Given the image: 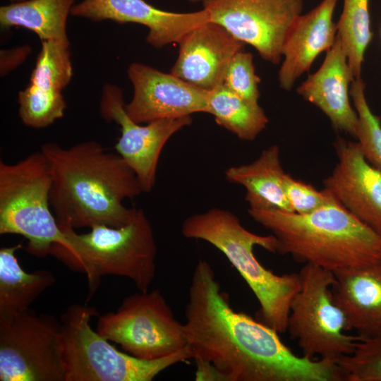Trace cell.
<instances>
[{
  "mask_svg": "<svg viewBox=\"0 0 381 381\" xmlns=\"http://www.w3.org/2000/svg\"><path fill=\"white\" fill-rule=\"evenodd\" d=\"M187 238L205 241L221 251L247 283L260 304L261 322L285 333L291 301L300 287L298 273L278 275L266 269L253 253L255 246L277 253V240L246 229L231 211L211 208L187 217L181 226Z\"/></svg>",
  "mask_w": 381,
  "mask_h": 381,
  "instance_id": "cell-4",
  "label": "cell"
},
{
  "mask_svg": "<svg viewBox=\"0 0 381 381\" xmlns=\"http://www.w3.org/2000/svg\"><path fill=\"white\" fill-rule=\"evenodd\" d=\"M300 287L291 301L286 332L303 356L338 361L351 354L360 336L349 331L346 318L334 300L332 271L306 263L298 272Z\"/></svg>",
  "mask_w": 381,
  "mask_h": 381,
  "instance_id": "cell-8",
  "label": "cell"
},
{
  "mask_svg": "<svg viewBox=\"0 0 381 381\" xmlns=\"http://www.w3.org/2000/svg\"><path fill=\"white\" fill-rule=\"evenodd\" d=\"M260 77L255 73L253 55L244 49L238 52L230 61L223 85L231 92L253 104H259Z\"/></svg>",
  "mask_w": 381,
  "mask_h": 381,
  "instance_id": "cell-29",
  "label": "cell"
},
{
  "mask_svg": "<svg viewBox=\"0 0 381 381\" xmlns=\"http://www.w3.org/2000/svg\"><path fill=\"white\" fill-rule=\"evenodd\" d=\"M75 0H23L1 6L0 23L4 29L23 27L41 41H67L66 23Z\"/></svg>",
  "mask_w": 381,
  "mask_h": 381,
  "instance_id": "cell-22",
  "label": "cell"
},
{
  "mask_svg": "<svg viewBox=\"0 0 381 381\" xmlns=\"http://www.w3.org/2000/svg\"><path fill=\"white\" fill-rule=\"evenodd\" d=\"M11 1H12L13 2H18V1H23V0H11Z\"/></svg>",
  "mask_w": 381,
  "mask_h": 381,
  "instance_id": "cell-33",
  "label": "cell"
},
{
  "mask_svg": "<svg viewBox=\"0 0 381 381\" xmlns=\"http://www.w3.org/2000/svg\"><path fill=\"white\" fill-rule=\"evenodd\" d=\"M93 21L110 20L134 23L147 28V42L155 48L179 43L188 32L209 20L202 10L174 13L157 8L145 0H83L71 11Z\"/></svg>",
  "mask_w": 381,
  "mask_h": 381,
  "instance_id": "cell-15",
  "label": "cell"
},
{
  "mask_svg": "<svg viewBox=\"0 0 381 381\" xmlns=\"http://www.w3.org/2000/svg\"><path fill=\"white\" fill-rule=\"evenodd\" d=\"M97 315L95 308L75 303L61 316L65 381H151L170 366L191 358L188 346L151 361L119 351L92 329L90 319Z\"/></svg>",
  "mask_w": 381,
  "mask_h": 381,
  "instance_id": "cell-6",
  "label": "cell"
},
{
  "mask_svg": "<svg viewBox=\"0 0 381 381\" xmlns=\"http://www.w3.org/2000/svg\"><path fill=\"white\" fill-rule=\"evenodd\" d=\"M285 174L277 145L262 150L253 162L229 167L224 172L228 181L245 188L249 209L293 212L284 193Z\"/></svg>",
  "mask_w": 381,
  "mask_h": 381,
  "instance_id": "cell-20",
  "label": "cell"
},
{
  "mask_svg": "<svg viewBox=\"0 0 381 381\" xmlns=\"http://www.w3.org/2000/svg\"><path fill=\"white\" fill-rule=\"evenodd\" d=\"M209 20L252 46L262 59L278 64L288 32L303 0H204Z\"/></svg>",
  "mask_w": 381,
  "mask_h": 381,
  "instance_id": "cell-11",
  "label": "cell"
},
{
  "mask_svg": "<svg viewBox=\"0 0 381 381\" xmlns=\"http://www.w3.org/2000/svg\"><path fill=\"white\" fill-rule=\"evenodd\" d=\"M128 76L133 95L125 104L127 114L138 123L207 113L209 91L198 88L170 73L133 63Z\"/></svg>",
  "mask_w": 381,
  "mask_h": 381,
  "instance_id": "cell-13",
  "label": "cell"
},
{
  "mask_svg": "<svg viewBox=\"0 0 381 381\" xmlns=\"http://www.w3.org/2000/svg\"><path fill=\"white\" fill-rule=\"evenodd\" d=\"M19 116L34 128H45L64 116L66 107L61 92H48L29 84L18 93Z\"/></svg>",
  "mask_w": 381,
  "mask_h": 381,
  "instance_id": "cell-27",
  "label": "cell"
},
{
  "mask_svg": "<svg viewBox=\"0 0 381 381\" xmlns=\"http://www.w3.org/2000/svg\"><path fill=\"white\" fill-rule=\"evenodd\" d=\"M51 176L53 213L61 229L128 223L137 209L123 202L143 192L138 178L118 153L85 141L68 148L54 143L41 146Z\"/></svg>",
  "mask_w": 381,
  "mask_h": 381,
  "instance_id": "cell-2",
  "label": "cell"
},
{
  "mask_svg": "<svg viewBox=\"0 0 381 381\" xmlns=\"http://www.w3.org/2000/svg\"><path fill=\"white\" fill-rule=\"evenodd\" d=\"M21 243L0 249V318L11 316L30 309L31 304L55 284L48 270L32 273L24 271L16 256Z\"/></svg>",
  "mask_w": 381,
  "mask_h": 381,
  "instance_id": "cell-21",
  "label": "cell"
},
{
  "mask_svg": "<svg viewBox=\"0 0 381 381\" xmlns=\"http://www.w3.org/2000/svg\"><path fill=\"white\" fill-rule=\"evenodd\" d=\"M207 113L219 126L246 141L254 140L269 123L260 104L247 102L223 84L209 91Z\"/></svg>",
  "mask_w": 381,
  "mask_h": 381,
  "instance_id": "cell-23",
  "label": "cell"
},
{
  "mask_svg": "<svg viewBox=\"0 0 381 381\" xmlns=\"http://www.w3.org/2000/svg\"><path fill=\"white\" fill-rule=\"evenodd\" d=\"M51 183L41 150L13 164L0 162V234L23 236L26 250L39 258L67 242L52 210Z\"/></svg>",
  "mask_w": 381,
  "mask_h": 381,
  "instance_id": "cell-7",
  "label": "cell"
},
{
  "mask_svg": "<svg viewBox=\"0 0 381 381\" xmlns=\"http://www.w3.org/2000/svg\"><path fill=\"white\" fill-rule=\"evenodd\" d=\"M61 322L30 308L0 318L1 381H65Z\"/></svg>",
  "mask_w": 381,
  "mask_h": 381,
  "instance_id": "cell-10",
  "label": "cell"
},
{
  "mask_svg": "<svg viewBox=\"0 0 381 381\" xmlns=\"http://www.w3.org/2000/svg\"><path fill=\"white\" fill-rule=\"evenodd\" d=\"M185 318L195 380H344L337 361L298 356L274 329L235 311L205 260L194 269Z\"/></svg>",
  "mask_w": 381,
  "mask_h": 381,
  "instance_id": "cell-1",
  "label": "cell"
},
{
  "mask_svg": "<svg viewBox=\"0 0 381 381\" xmlns=\"http://www.w3.org/2000/svg\"><path fill=\"white\" fill-rule=\"evenodd\" d=\"M30 49L21 47L1 52V73L4 75L20 64L28 56Z\"/></svg>",
  "mask_w": 381,
  "mask_h": 381,
  "instance_id": "cell-31",
  "label": "cell"
},
{
  "mask_svg": "<svg viewBox=\"0 0 381 381\" xmlns=\"http://www.w3.org/2000/svg\"><path fill=\"white\" fill-rule=\"evenodd\" d=\"M345 380L381 381V329L360 337L355 350L337 361Z\"/></svg>",
  "mask_w": 381,
  "mask_h": 381,
  "instance_id": "cell-28",
  "label": "cell"
},
{
  "mask_svg": "<svg viewBox=\"0 0 381 381\" xmlns=\"http://www.w3.org/2000/svg\"><path fill=\"white\" fill-rule=\"evenodd\" d=\"M337 33L354 80L361 78L365 52L373 38L369 0H343Z\"/></svg>",
  "mask_w": 381,
  "mask_h": 381,
  "instance_id": "cell-24",
  "label": "cell"
},
{
  "mask_svg": "<svg viewBox=\"0 0 381 381\" xmlns=\"http://www.w3.org/2000/svg\"><path fill=\"white\" fill-rule=\"evenodd\" d=\"M178 44V56L170 72L206 91L223 84L230 61L245 46L222 26L210 20L191 30Z\"/></svg>",
  "mask_w": 381,
  "mask_h": 381,
  "instance_id": "cell-16",
  "label": "cell"
},
{
  "mask_svg": "<svg viewBox=\"0 0 381 381\" xmlns=\"http://www.w3.org/2000/svg\"><path fill=\"white\" fill-rule=\"evenodd\" d=\"M69 41H42L30 84L48 92H61L70 82L73 68Z\"/></svg>",
  "mask_w": 381,
  "mask_h": 381,
  "instance_id": "cell-25",
  "label": "cell"
},
{
  "mask_svg": "<svg viewBox=\"0 0 381 381\" xmlns=\"http://www.w3.org/2000/svg\"><path fill=\"white\" fill-rule=\"evenodd\" d=\"M277 240V253L334 271L381 259V236L336 200L308 214L249 209Z\"/></svg>",
  "mask_w": 381,
  "mask_h": 381,
  "instance_id": "cell-3",
  "label": "cell"
},
{
  "mask_svg": "<svg viewBox=\"0 0 381 381\" xmlns=\"http://www.w3.org/2000/svg\"><path fill=\"white\" fill-rule=\"evenodd\" d=\"M332 294L348 329L365 337L381 329V259L333 272Z\"/></svg>",
  "mask_w": 381,
  "mask_h": 381,
  "instance_id": "cell-19",
  "label": "cell"
},
{
  "mask_svg": "<svg viewBox=\"0 0 381 381\" xmlns=\"http://www.w3.org/2000/svg\"><path fill=\"white\" fill-rule=\"evenodd\" d=\"M78 234L62 229L67 243L54 244L50 255L68 267L87 275L89 294L98 288L100 278L111 274L130 279L145 292L155 278L157 248L152 225L142 209L119 227L95 225Z\"/></svg>",
  "mask_w": 381,
  "mask_h": 381,
  "instance_id": "cell-5",
  "label": "cell"
},
{
  "mask_svg": "<svg viewBox=\"0 0 381 381\" xmlns=\"http://www.w3.org/2000/svg\"><path fill=\"white\" fill-rule=\"evenodd\" d=\"M353 80L346 53L337 35L320 68L308 75L296 92L319 108L335 130L355 138L358 117L349 98Z\"/></svg>",
  "mask_w": 381,
  "mask_h": 381,
  "instance_id": "cell-17",
  "label": "cell"
},
{
  "mask_svg": "<svg viewBox=\"0 0 381 381\" xmlns=\"http://www.w3.org/2000/svg\"><path fill=\"white\" fill-rule=\"evenodd\" d=\"M350 96L358 117L356 142L365 159L381 170V121L370 108L361 78L352 82Z\"/></svg>",
  "mask_w": 381,
  "mask_h": 381,
  "instance_id": "cell-26",
  "label": "cell"
},
{
  "mask_svg": "<svg viewBox=\"0 0 381 381\" xmlns=\"http://www.w3.org/2000/svg\"><path fill=\"white\" fill-rule=\"evenodd\" d=\"M337 162L324 188L353 216L381 236V170L364 157L356 141L338 137Z\"/></svg>",
  "mask_w": 381,
  "mask_h": 381,
  "instance_id": "cell-14",
  "label": "cell"
},
{
  "mask_svg": "<svg viewBox=\"0 0 381 381\" xmlns=\"http://www.w3.org/2000/svg\"><path fill=\"white\" fill-rule=\"evenodd\" d=\"M190 3H198V2H202L204 0H186Z\"/></svg>",
  "mask_w": 381,
  "mask_h": 381,
  "instance_id": "cell-32",
  "label": "cell"
},
{
  "mask_svg": "<svg viewBox=\"0 0 381 381\" xmlns=\"http://www.w3.org/2000/svg\"><path fill=\"white\" fill-rule=\"evenodd\" d=\"M284 189L293 212L297 214L312 212L335 200L326 189L319 190L286 173L284 177Z\"/></svg>",
  "mask_w": 381,
  "mask_h": 381,
  "instance_id": "cell-30",
  "label": "cell"
},
{
  "mask_svg": "<svg viewBox=\"0 0 381 381\" xmlns=\"http://www.w3.org/2000/svg\"><path fill=\"white\" fill-rule=\"evenodd\" d=\"M97 332L130 355L151 361L185 349L183 325L158 289L125 298L116 312L99 316Z\"/></svg>",
  "mask_w": 381,
  "mask_h": 381,
  "instance_id": "cell-9",
  "label": "cell"
},
{
  "mask_svg": "<svg viewBox=\"0 0 381 381\" xmlns=\"http://www.w3.org/2000/svg\"><path fill=\"white\" fill-rule=\"evenodd\" d=\"M338 0H322L306 14H301L288 32L282 48L278 72L282 89L289 91L296 80L309 71L314 61L333 46L337 33L333 21Z\"/></svg>",
  "mask_w": 381,
  "mask_h": 381,
  "instance_id": "cell-18",
  "label": "cell"
},
{
  "mask_svg": "<svg viewBox=\"0 0 381 381\" xmlns=\"http://www.w3.org/2000/svg\"><path fill=\"white\" fill-rule=\"evenodd\" d=\"M102 116L114 121L121 128V135L114 148L135 174L143 193H149L156 183L157 169L161 152L176 133L192 123L191 116L155 120L141 125L127 114L122 90L106 85L100 101Z\"/></svg>",
  "mask_w": 381,
  "mask_h": 381,
  "instance_id": "cell-12",
  "label": "cell"
}]
</instances>
